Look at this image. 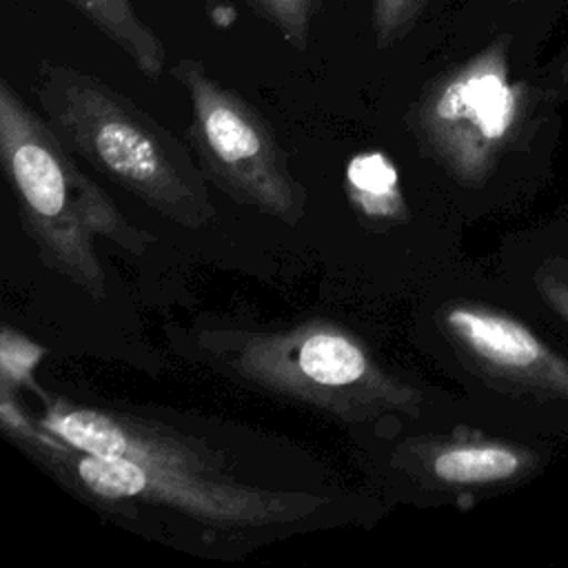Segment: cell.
Returning a JSON list of instances; mask_svg holds the SVG:
<instances>
[{"instance_id":"cell-16","label":"cell","mask_w":568,"mask_h":568,"mask_svg":"<svg viewBox=\"0 0 568 568\" xmlns=\"http://www.w3.org/2000/svg\"><path fill=\"white\" fill-rule=\"evenodd\" d=\"M206 16L211 22H215L217 27H226L231 22V11L226 7L224 0H202Z\"/></svg>"},{"instance_id":"cell-1","label":"cell","mask_w":568,"mask_h":568,"mask_svg":"<svg viewBox=\"0 0 568 568\" xmlns=\"http://www.w3.org/2000/svg\"><path fill=\"white\" fill-rule=\"evenodd\" d=\"M561 100L550 80L519 69L501 33L424 84L408 129L468 197L530 202L555 178Z\"/></svg>"},{"instance_id":"cell-6","label":"cell","mask_w":568,"mask_h":568,"mask_svg":"<svg viewBox=\"0 0 568 568\" xmlns=\"http://www.w3.org/2000/svg\"><path fill=\"white\" fill-rule=\"evenodd\" d=\"M20 448L95 499L153 504L220 528L291 524L317 513L326 504L324 497L313 493L260 488L220 470L84 453L47 428L22 442Z\"/></svg>"},{"instance_id":"cell-4","label":"cell","mask_w":568,"mask_h":568,"mask_svg":"<svg viewBox=\"0 0 568 568\" xmlns=\"http://www.w3.org/2000/svg\"><path fill=\"white\" fill-rule=\"evenodd\" d=\"M437 331L497 424L568 446V335L510 282L446 297Z\"/></svg>"},{"instance_id":"cell-12","label":"cell","mask_w":568,"mask_h":568,"mask_svg":"<svg viewBox=\"0 0 568 568\" xmlns=\"http://www.w3.org/2000/svg\"><path fill=\"white\" fill-rule=\"evenodd\" d=\"M104 38H109L149 78L160 80L166 67V49L151 27L138 16L131 0H64Z\"/></svg>"},{"instance_id":"cell-7","label":"cell","mask_w":568,"mask_h":568,"mask_svg":"<svg viewBox=\"0 0 568 568\" xmlns=\"http://www.w3.org/2000/svg\"><path fill=\"white\" fill-rule=\"evenodd\" d=\"M171 73L191 102L186 135L202 173L235 202L297 224L306 211V189L262 113L200 60L182 58Z\"/></svg>"},{"instance_id":"cell-5","label":"cell","mask_w":568,"mask_h":568,"mask_svg":"<svg viewBox=\"0 0 568 568\" xmlns=\"http://www.w3.org/2000/svg\"><path fill=\"white\" fill-rule=\"evenodd\" d=\"M206 351L233 375L304 402L344 422L419 417L424 393L388 373L368 346L335 322L313 320L275 331H215Z\"/></svg>"},{"instance_id":"cell-11","label":"cell","mask_w":568,"mask_h":568,"mask_svg":"<svg viewBox=\"0 0 568 568\" xmlns=\"http://www.w3.org/2000/svg\"><path fill=\"white\" fill-rule=\"evenodd\" d=\"M346 197L362 222L373 229L406 224L410 213L393 160L382 151L355 153L344 173Z\"/></svg>"},{"instance_id":"cell-2","label":"cell","mask_w":568,"mask_h":568,"mask_svg":"<svg viewBox=\"0 0 568 568\" xmlns=\"http://www.w3.org/2000/svg\"><path fill=\"white\" fill-rule=\"evenodd\" d=\"M0 162L40 260L95 302L109 293L95 251L98 237L131 255H142L155 244V237L135 226L78 166L49 120L40 118L9 80H0Z\"/></svg>"},{"instance_id":"cell-17","label":"cell","mask_w":568,"mask_h":568,"mask_svg":"<svg viewBox=\"0 0 568 568\" xmlns=\"http://www.w3.org/2000/svg\"><path fill=\"white\" fill-rule=\"evenodd\" d=\"M550 82H552V87L559 91L561 98H568V53L559 60L557 69H555L552 75H550Z\"/></svg>"},{"instance_id":"cell-14","label":"cell","mask_w":568,"mask_h":568,"mask_svg":"<svg viewBox=\"0 0 568 568\" xmlns=\"http://www.w3.org/2000/svg\"><path fill=\"white\" fill-rule=\"evenodd\" d=\"M44 348L31 342L27 335L2 326L0 333V388L18 390L20 386H31L40 390L33 382V371L44 357Z\"/></svg>"},{"instance_id":"cell-15","label":"cell","mask_w":568,"mask_h":568,"mask_svg":"<svg viewBox=\"0 0 568 568\" xmlns=\"http://www.w3.org/2000/svg\"><path fill=\"white\" fill-rule=\"evenodd\" d=\"M430 0H371V27L379 49H388L406 38Z\"/></svg>"},{"instance_id":"cell-9","label":"cell","mask_w":568,"mask_h":568,"mask_svg":"<svg viewBox=\"0 0 568 568\" xmlns=\"http://www.w3.org/2000/svg\"><path fill=\"white\" fill-rule=\"evenodd\" d=\"M40 397L44 402V413L38 422L78 450L146 464L226 473L224 457L215 448H209L180 430L158 426L129 413L67 404L62 399H51L44 393H40Z\"/></svg>"},{"instance_id":"cell-10","label":"cell","mask_w":568,"mask_h":568,"mask_svg":"<svg viewBox=\"0 0 568 568\" xmlns=\"http://www.w3.org/2000/svg\"><path fill=\"white\" fill-rule=\"evenodd\" d=\"M506 273L568 335V213L526 229L508 248Z\"/></svg>"},{"instance_id":"cell-8","label":"cell","mask_w":568,"mask_h":568,"mask_svg":"<svg viewBox=\"0 0 568 568\" xmlns=\"http://www.w3.org/2000/svg\"><path fill=\"white\" fill-rule=\"evenodd\" d=\"M564 444L506 426L462 424L404 442L399 462L424 486L448 493H501L526 486L555 464Z\"/></svg>"},{"instance_id":"cell-13","label":"cell","mask_w":568,"mask_h":568,"mask_svg":"<svg viewBox=\"0 0 568 568\" xmlns=\"http://www.w3.org/2000/svg\"><path fill=\"white\" fill-rule=\"evenodd\" d=\"M246 4L260 20L271 24L286 44L304 51L322 0H246Z\"/></svg>"},{"instance_id":"cell-3","label":"cell","mask_w":568,"mask_h":568,"mask_svg":"<svg viewBox=\"0 0 568 568\" xmlns=\"http://www.w3.org/2000/svg\"><path fill=\"white\" fill-rule=\"evenodd\" d=\"M31 91L67 149L158 215L202 229L215 215L189 149L129 95L98 75L40 62Z\"/></svg>"}]
</instances>
